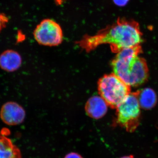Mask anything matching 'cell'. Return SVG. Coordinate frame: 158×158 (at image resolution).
<instances>
[{
    "instance_id": "8",
    "label": "cell",
    "mask_w": 158,
    "mask_h": 158,
    "mask_svg": "<svg viewBox=\"0 0 158 158\" xmlns=\"http://www.w3.org/2000/svg\"><path fill=\"white\" fill-rule=\"evenodd\" d=\"M22 63L20 54L13 50H7L0 55V68L8 72L17 70Z\"/></svg>"
},
{
    "instance_id": "4",
    "label": "cell",
    "mask_w": 158,
    "mask_h": 158,
    "mask_svg": "<svg viewBox=\"0 0 158 158\" xmlns=\"http://www.w3.org/2000/svg\"><path fill=\"white\" fill-rule=\"evenodd\" d=\"M138 92H131L116 108V124L129 132L135 131L140 123L141 111Z\"/></svg>"
},
{
    "instance_id": "1",
    "label": "cell",
    "mask_w": 158,
    "mask_h": 158,
    "mask_svg": "<svg viewBox=\"0 0 158 158\" xmlns=\"http://www.w3.org/2000/svg\"><path fill=\"white\" fill-rule=\"evenodd\" d=\"M142 34L138 23L125 19H118L113 24L93 35H85L77 44L87 52L102 44L110 46L113 52L141 44Z\"/></svg>"
},
{
    "instance_id": "13",
    "label": "cell",
    "mask_w": 158,
    "mask_h": 158,
    "mask_svg": "<svg viewBox=\"0 0 158 158\" xmlns=\"http://www.w3.org/2000/svg\"><path fill=\"white\" fill-rule=\"evenodd\" d=\"M64 158H83L79 154L75 152H71L65 156Z\"/></svg>"
},
{
    "instance_id": "3",
    "label": "cell",
    "mask_w": 158,
    "mask_h": 158,
    "mask_svg": "<svg viewBox=\"0 0 158 158\" xmlns=\"http://www.w3.org/2000/svg\"><path fill=\"white\" fill-rule=\"evenodd\" d=\"M98 86L100 95L113 109H116L131 93V87L113 73L101 78Z\"/></svg>"
},
{
    "instance_id": "14",
    "label": "cell",
    "mask_w": 158,
    "mask_h": 158,
    "mask_svg": "<svg viewBox=\"0 0 158 158\" xmlns=\"http://www.w3.org/2000/svg\"><path fill=\"white\" fill-rule=\"evenodd\" d=\"M120 158H135L133 156H124Z\"/></svg>"
},
{
    "instance_id": "2",
    "label": "cell",
    "mask_w": 158,
    "mask_h": 158,
    "mask_svg": "<svg viewBox=\"0 0 158 158\" xmlns=\"http://www.w3.org/2000/svg\"><path fill=\"white\" fill-rule=\"evenodd\" d=\"M141 52V45L124 49L117 53L111 63L113 73L130 87L141 85L148 77L146 61L139 56Z\"/></svg>"
},
{
    "instance_id": "12",
    "label": "cell",
    "mask_w": 158,
    "mask_h": 158,
    "mask_svg": "<svg viewBox=\"0 0 158 158\" xmlns=\"http://www.w3.org/2000/svg\"><path fill=\"white\" fill-rule=\"evenodd\" d=\"M113 2L117 6L123 7L127 5L130 0H113Z\"/></svg>"
},
{
    "instance_id": "11",
    "label": "cell",
    "mask_w": 158,
    "mask_h": 158,
    "mask_svg": "<svg viewBox=\"0 0 158 158\" xmlns=\"http://www.w3.org/2000/svg\"><path fill=\"white\" fill-rule=\"evenodd\" d=\"M9 22V18L6 15L0 12V32L6 27Z\"/></svg>"
},
{
    "instance_id": "9",
    "label": "cell",
    "mask_w": 158,
    "mask_h": 158,
    "mask_svg": "<svg viewBox=\"0 0 158 158\" xmlns=\"http://www.w3.org/2000/svg\"><path fill=\"white\" fill-rule=\"evenodd\" d=\"M7 131H0V158H22L18 147L8 137Z\"/></svg>"
},
{
    "instance_id": "10",
    "label": "cell",
    "mask_w": 158,
    "mask_h": 158,
    "mask_svg": "<svg viewBox=\"0 0 158 158\" xmlns=\"http://www.w3.org/2000/svg\"><path fill=\"white\" fill-rule=\"evenodd\" d=\"M138 98L140 107L150 110L154 107L157 102L156 94L152 89L146 88L138 90Z\"/></svg>"
},
{
    "instance_id": "6",
    "label": "cell",
    "mask_w": 158,
    "mask_h": 158,
    "mask_svg": "<svg viewBox=\"0 0 158 158\" xmlns=\"http://www.w3.org/2000/svg\"><path fill=\"white\" fill-rule=\"evenodd\" d=\"M26 117V112L22 106L14 102L5 103L0 110V118L4 123L15 126L22 123Z\"/></svg>"
},
{
    "instance_id": "5",
    "label": "cell",
    "mask_w": 158,
    "mask_h": 158,
    "mask_svg": "<svg viewBox=\"0 0 158 158\" xmlns=\"http://www.w3.org/2000/svg\"><path fill=\"white\" fill-rule=\"evenodd\" d=\"M34 39L40 45L56 46L63 41L62 28L54 20H43L35 28L33 33Z\"/></svg>"
},
{
    "instance_id": "7",
    "label": "cell",
    "mask_w": 158,
    "mask_h": 158,
    "mask_svg": "<svg viewBox=\"0 0 158 158\" xmlns=\"http://www.w3.org/2000/svg\"><path fill=\"white\" fill-rule=\"evenodd\" d=\"M108 105L101 96H93L88 100L85 110L88 116L94 119H99L106 115Z\"/></svg>"
}]
</instances>
